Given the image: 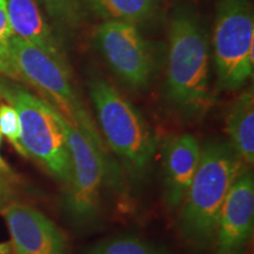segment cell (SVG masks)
I'll list each match as a JSON object with an SVG mask.
<instances>
[{
    "label": "cell",
    "mask_w": 254,
    "mask_h": 254,
    "mask_svg": "<svg viewBox=\"0 0 254 254\" xmlns=\"http://www.w3.org/2000/svg\"><path fill=\"white\" fill-rule=\"evenodd\" d=\"M166 98L185 117L200 116L212 103L208 36L199 15L185 5L171 18Z\"/></svg>",
    "instance_id": "cell-1"
},
{
    "label": "cell",
    "mask_w": 254,
    "mask_h": 254,
    "mask_svg": "<svg viewBox=\"0 0 254 254\" xmlns=\"http://www.w3.org/2000/svg\"><path fill=\"white\" fill-rule=\"evenodd\" d=\"M228 141H209L200 148L199 164L182 202L180 236L199 250L213 246L222 204L243 167Z\"/></svg>",
    "instance_id": "cell-2"
},
{
    "label": "cell",
    "mask_w": 254,
    "mask_h": 254,
    "mask_svg": "<svg viewBox=\"0 0 254 254\" xmlns=\"http://www.w3.org/2000/svg\"><path fill=\"white\" fill-rule=\"evenodd\" d=\"M88 90L106 144L132 179H142L158 148L157 133L134 105L103 78L91 79Z\"/></svg>",
    "instance_id": "cell-3"
},
{
    "label": "cell",
    "mask_w": 254,
    "mask_h": 254,
    "mask_svg": "<svg viewBox=\"0 0 254 254\" xmlns=\"http://www.w3.org/2000/svg\"><path fill=\"white\" fill-rule=\"evenodd\" d=\"M0 97L17 111L21 145L57 180L67 185L72 174L71 153L64 116L50 101L15 84L0 79Z\"/></svg>",
    "instance_id": "cell-4"
},
{
    "label": "cell",
    "mask_w": 254,
    "mask_h": 254,
    "mask_svg": "<svg viewBox=\"0 0 254 254\" xmlns=\"http://www.w3.org/2000/svg\"><path fill=\"white\" fill-rule=\"evenodd\" d=\"M7 64L12 78L23 79L45 94L51 104L101 147L105 144L90 114L79 99L65 59L13 36L8 43Z\"/></svg>",
    "instance_id": "cell-5"
},
{
    "label": "cell",
    "mask_w": 254,
    "mask_h": 254,
    "mask_svg": "<svg viewBox=\"0 0 254 254\" xmlns=\"http://www.w3.org/2000/svg\"><path fill=\"white\" fill-rule=\"evenodd\" d=\"M64 119L72 163L64 208L73 224L79 227L91 226L99 217L104 183L119 189L122 177L116 161L110 160L106 148L94 142L65 117Z\"/></svg>",
    "instance_id": "cell-6"
},
{
    "label": "cell",
    "mask_w": 254,
    "mask_h": 254,
    "mask_svg": "<svg viewBox=\"0 0 254 254\" xmlns=\"http://www.w3.org/2000/svg\"><path fill=\"white\" fill-rule=\"evenodd\" d=\"M219 91H238L253 77L254 14L250 0H218L212 37Z\"/></svg>",
    "instance_id": "cell-7"
},
{
    "label": "cell",
    "mask_w": 254,
    "mask_h": 254,
    "mask_svg": "<svg viewBox=\"0 0 254 254\" xmlns=\"http://www.w3.org/2000/svg\"><path fill=\"white\" fill-rule=\"evenodd\" d=\"M95 41L112 72L132 90H144L154 74V57L148 41L134 25L104 21L95 30Z\"/></svg>",
    "instance_id": "cell-8"
},
{
    "label": "cell",
    "mask_w": 254,
    "mask_h": 254,
    "mask_svg": "<svg viewBox=\"0 0 254 254\" xmlns=\"http://www.w3.org/2000/svg\"><path fill=\"white\" fill-rule=\"evenodd\" d=\"M254 227V178L243 167L222 204L213 247L215 254H244Z\"/></svg>",
    "instance_id": "cell-9"
},
{
    "label": "cell",
    "mask_w": 254,
    "mask_h": 254,
    "mask_svg": "<svg viewBox=\"0 0 254 254\" xmlns=\"http://www.w3.org/2000/svg\"><path fill=\"white\" fill-rule=\"evenodd\" d=\"M14 254H69L63 231L31 206L13 202L1 211Z\"/></svg>",
    "instance_id": "cell-10"
},
{
    "label": "cell",
    "mask_w": 254,
    "mask_h": 254,
    "mask_svg": "<svg viewBox=\"0 0 254 254\" xmlns=\"http://www.w3.org/2000/svg\"><path fill=\"white\" fill-rule=\"evenodd\" d=\"M200 148L198 140L192 134L172 136L164 146L165 199L172 208L179 207L185 199L198 167Z\"/></svg>",
    "instance_id": "cell-11"
},
{
    "label": "cell",
    "mask_w": 254,
    "mask_h": 254,
    "mask_svg": "<svg viewBox=\"0 0 254 254\" xmlns=\"http://www.w3.org/2000/svg\"><path fill=\"white\" fill-rule=\"evenodd\" d=\"M8 21L15 37L51 55L62 57V47L37 0H6Z\"/></svg>",
    "instance_id": "cell-12"
},
{
    "label": "cell",
    "mask_w": 254,
    "mask_h": 254,
    "mask_svg": "<svg viewBox=\"0 0 254 254\" xmlns=\"http://www.w3.org/2000/svg\"><path fill=\"white\" fill-rule=\"evenodd\" d=\"M230 144L246 166L254 163V94L247 90L232 104L226 118Z\"/></svg>",
    "instance_id": "cell-13"
},
{
    "label": "cell",
    "mask_w": 254,
    "mask_h": 254,
    "mask_svg": "<svg viewBox=\"0 0 254 254\" xmlns=\"http://www.w3.org/2000/svg\"><path fill=\"white\" fill-rule=\"evenodd\" d=\"M87 8L104 21H123L138 27L154 20L160 0H85Z\"/></svg>",
    "instance_id": "cell-14"
},
{
    "label": "cell",
    "mask_w": 254,
    "mask_h": 254,
    "mask_svg": "<svg viewBox=\"0 0 254 254\" xmlns=\"http://www.w3.org/2000/svg\"><path fill=\"white\" fill-rule=\"evenodd\" d=\"M60 31L72 33L80 27L84 12L80 0H37Z\"/></svg>",
    "instance_id": "cell-15"
},
{
    "label": "cell",
    "mask_w": 254,
    "mask_h": 254,
    "mask_svg": "<svg viewBox=\"0 0 254 254\" xmlns=\"http://www.w3.org/2000/svg\"><path fill=\"white\" fill-rule=\"evenodd\" d=\"M87 254H172L134 237H117L95 245Z\"/></svg>",
    "instance_id": "cell-16"
},
{
    "label": "cell",
    "mask_w": 254,
    "mask_h": 254,
    "mask_svg": "<svg viewBox=\"0 0 254 254\" xmlns=\"http://www.w3.org/2000/svg\"><path fill=\"white\" fill-rule=\"evenodd\" d=\"M0 134L7 139L19 154L27 157L21 145V128L19 116L14 107L7 103L0 104Z\"/></svg>",
    "instance_id": "cell-17"
},
{
    "label": "cell",
    "mask_w": 254,
    "mask_h": 254,
    "mask_svg": "<svg viewBox=\"0 0 254 254\" xmlns=\"http://www.w3.org/2000/svg\"><path fill=\"white\" fill-rule=\"evenodd\" d=\"M13 36V31H12L11 25H9L8 21L7 9H6V0H0V59L6 64H7L6 58H7L8 43Z\"/></svg>",
    "instance_id": "cell-18"
},
{
    "label": "cell",
    "mask_w": 254,
    "mask_h": 254,
    "mask_svg": "<svg viewBox=\"0 0 254 254\" xmlns=\"http://www.w3.org/2000/svg\"><path fill=\"white\" fill-rule=\"evenodd\" d=\"M0 145H1V134H0ZM0 172L2 173H11V168L7 165V163L2 159L1 154H0Z\"/></svg>",
    "instance_id": "cell-19"
},
{
    "label": "cell",
    "mask_w": 254,
    "mask_h": 254,
    "mask_svg": "<svg viewBox=\"0 0 254 254\" xmlns=\"http://www.w3.org/2000/svg\"><path fill=\"white\" fill-rule=\"evenodd\" d=\"M6 194H7V189H6L5 183L2 182L1 178H0V205L4 202V200L6 198Z\"/></svg>",
    "instance_id": "cell-20"
},
{
    "label": "cell",
    "mask_w": 254,
    "mask_h": 254,
    "mask_svg": "<svg viewBox=\"0 0 254 254\" xmlns=\"http://www.w3.org/2000/svg\"><path fill=\"white\" fill-rule=\"evenodd\" d=\"M0 73H1V74H6V75H9V77H12L11 69H9L7 64L2 62L1 59H0Z\"/></svg>",
    "instance_id": "cell-21"
},
{
    "label": "cell",
    "mask_w": 254,
    "mask_h": 254,
    "mask_svg": "<svg viewBox=\"0 0 254 254\" xmlns=\"http://www.w3.org/2000/svg\"><path fill=\"white\" fill-rule=\"evenodd\" d=\"M12 247L8 243H0V254H11Z\"/></svg>",
    "instance_id": "cell-22"
}]
</instances>
